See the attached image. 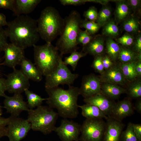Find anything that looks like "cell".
Returning a JSON list of instances; mask_svg holds the SVG:
<instances>
[{
    "instance_id": "obj_1",
    "label": "cell",
    "mask_w": 141,
    "mask_h": 141,
    "mask_svg": "<svg viewBox=\"0 0 141 141\" xmlns=\"http://www.w3.org/2000/svg\"><path fill=\"white\" fill-rule=\"evenodd\" d=\"M7 26L5 31L11 43L24 50L36 45L40 38L37 20L27 15L16 16Z\"/></svg>"
},
{
    "instance_id": "obj_2",
    "label": "cell",
    "mask_w": 141,
    "mask_h": 141,
    "mask_svg": "<svg viewBox=\"0 0 141 141\" xmlns=\"http://www.w3.org/2000/svg\"><path fill=\"white\" fill-rule=\"evenodd\" d=\"M48 97L46 103L50 107L56 109L58 115L63 119L77 118L79 113L77 101L79 88L71 86L67 90L58 86L45 89Z\"/></svg>"
},
{
    "instance_id": "obj_3",
    "label": "cell",
    "mask_w": 141,
    "mask_h": 141,
    "mask_svg": "<svg viewBox=\"0 0 141 141\" xmlns=\"http://www.w3.org/2000/svg\"><path fill=\"white\" fill-rule=\"evenodd\" d=\"M37 28L40 37L46 43H51L61 34L64 25V19L54 7H46L42 11L37 20Z\"/></svg>"
},
{
    "instance_id": "obj_4",
    "label": "cell",
    "mask_w": 141,
    "mask_h": 141,
    "mask_svg": "<svg viewBox=\"0 0 141 141\" xmlns=\"http://www.w3.org/2000/svg\"><path fill=\"white\" fill-rule=\"evenodd\" d=\"M64 19L63 29L55 46L62 56L77 51L79 48L77 38L81 30L82 20L79 13L74 10L72 11Z\"/></svg>"
},
{
    "instance_id": "obj_5",
    "label": "cell",
    "mask_w": 141,
    "mask_h": 141,
    "mask_svg": "<svg viewBox=\"0 0 141 141\" xmlns=\"http://www.w3.org/2000/svg\"><path fill=\"white\" fill-rule=\"evenodd\" d=\"M33 47L34 64L42 75L45 77L55 69L63 56L51 43H46L41 45H35Z\"/></svg>"
},
{
    "instance_id": "obj_6",
    "label": "cell",
    "mask_w": 141,
    "mask_h": 141,
    "mask_svg": "<svg viewBox=\"0 0 141 141\" xmlns=\"http://www.w3.org/2000/svg\"><path fill=\"white\" fill-rule=\"evenodd\" d=\"M27 112V119L33 130L40 132L45 135L54 131L58 114L52 108L40 105L35 109H29Z\"/></svg>"
},
{
    "instance_id": "obj_7",
    "label": "cell",
    "mask_w": 141,
    "mask_h": 141,
    "mask_svg": "<svg viewBox=\"0 0 141 141\" xmlns=\"http://www.w3.org/2000/svg\"><path fill=\"white\" fill-rule=\"evenodd\" d=\"M79 76L77 74L72 73L61 58L55 69L45 77V89L58 86L60 85L71 86Z\"/></svg>"
},
{
    "instance_id": "obj_8",
    "label": "cell",
    "mask_w": 141,
    "mask_h": 141,
    "mask_svg": "<svg viewBox=\"0 0 141 141\" xmlns=\"http://www.w3.org/2000/svg\"><path fill=\"white\" fill-rule=\"evenodd\" d=\"M105 127L103 119H86L81 125L79 140L103 141Z\"/></svg>"
},
{
    "instance_id": "obj_9",
    "label": "cell",
    "mask_w": 141,
    "mask_h": 141,
    "mask_svg": "<svg viewBox=\"0 0 141 141\" xmlns=\"http://www.w3.org/2000/svg\"><path fill=\"white\" fill-rule=\"evenodd\" d=\"M9 118L7 136L9 141H20L31 129V124L27 119L11 116Z\"/></svg>"
},
{
    "instance_id": "obj_10",
    "label": "cell",
    "mask_w": 141,
    "mask_h": 141,
    "mask_svg": "<svg viewBox=\"0 0 141 141\" xmlns=\"http://www.w3.org/2000/svg\"><path fill=\"white\" fill-rule=\"evenodd\" d=\"M13 69V72L9 73L5 79L6 91L11 93L21 94L28 89L29 79L21 70L15 68Z\"/></svg>"
},
{
    "instance_id": "obj_11",
    "label": "cell",
    "mask_w": 141,
    "mask_h": 141,
    "mask_svg": "<svg viewBox=\"0 0 141 141\" xmlns=\"http://www.w3.org/2000/svg\"><path fill=\"white\" fill-rule=\"evenodd\" d=\"M81 125L72 120L63 119L54 131L62 141H79Z\"/></svg>"
},
{
    "instance_id": "obj_12",
    "label": "cell",
    "mask_w": 141,
    "mask_h": 141,
    "mask_svg": "<svg viewBox=\"0 0 141 141\" xmlns=\"http://www.w3.org/2000/svg\"><path fill=\"white\" fill-rule=\"evenodd\" d=\"M101 84L99 78L93 74L83 76L79 88L80 95L86 98L101 93Z\"/></svg>"
},
{
    "instance_id": "obj_13",
    "label": "cell",
    "mask_w": 141,
    "mask_h": 141,
    "mask_svg": "<svg viewBox=\"0 0 141 141\" xmlns=\"http://www.w3.org/2000/svg\"><path fill=\"white\" fill-rule=\"evenodd\" d=\"M4 98V107L7 112L10 114L11 116L19 117L22 111H27L29 109L27 102L24 101L21 94H15L12 96L6 95Z\"/></svg>"
},
{
    "instance_id": "obj_14",
    "label": "cell",
    "mask_w": 141,
    "mask_h": 141,
    "mask_svg": "<svg viewBox=\"0 0 141 141\" xmlns=\"http://www.w3.org/2000/svg\"><path fill=\"white\" fill-rule=\"evenodd\" d=\"M3 51L4 61L2 64L13 69L15 68L17 65H19L25 57L24 49L11 43H8Z\"/></svg>"
},
{
    "instance_id": "obj_15",
    "label": "cell",
    "mask_w": 141,
    "mask_h": 141,
    "mask_svg": "<svg viewBox=\"0 0 141 141\" xmlns=\"http://www.w3.org/2000/svg\"><path fill=\"white\" fill-rule=\"evenodd\" d=\"M106 120V127L103 141H120L121 135L125 125L122 122L110 116H108Z\"/></svg>"
},
{
    "instance_id": "obj_16",
    "label": "cell",
    "mask_w": 141,
    "mask_h": 141,
    "mask_svg": "<svg viewBox=\"0 0 141 141\" xmlns=\"http://www.w3.org/2000/svg\"><path fill=\"white\" fill-rule=\"evenodd\" d=\"M134 110L130 99H125L116 102L109 116L122 122L124 118L133 114Z\"/></svg>"
},
{
    "instance_id": "obj_17",
    "label": "cell",
    "mask_w": 141,
    "mask_h": 141,
    "mask_svg": "<svg viewBox=\"0 0 141 141\" xmlns=\"http://www.w3.org/2000/svg\"><path fill=\"white\" fill-rule=\"evenodd\" d=\"M84 101L86 103L97 106L107 116H110L112 109L116 103L113 100L101 93L84 98Z\"/></svg>"
},
{
    "instance_id": "obj_18",
    "label": "cell",
    "mask_w": 141,
    "mask_h": 141,
    "mask_svg": "<svg viewBox=\"0 0 141 141\" xmlns=\"http://www.w3.org/2000/svg\"><path fill=\"white\" fill-rule=\"evenodd\" d=\"M102 83L124 85L126 80L121 71L120 66H113L106 70L99 77Z\"/></svg>"
},
{
    "instance_id": "obj_19",
    "label": "cell",
    "mask_w": 141,
    "mask_h": 141,
    "mask_svg": "<svg viewBox=\"0 0 141 141\" xmlns=\"http://www.w3.org/2000/svg\"><path fill=\"white\" fill-rule=\"evenodd\" d=\"M21 70L29 79L39 82L42 79V75L35 65L30 60L25 57L22 60L20 64Z\"/></svg>"
},
{
    "instance_id": "obj_20",
    "label": "cell",
    "mask_w": 141,
    "mask_h": 141,
    "mask_svg": "<svg viewBox=\"0 0 141 141\" xmlns=\"http://www.w3.org/2000/svg\"><path fill=\"white\" fill-rule=\"evenodd\" d=\"M41 0H15L14 14L16 16L31 13Z\"/></svg>"
},
{
    "instance_id": "obj_21",
    "label": "cell",
    "mask_w": 141,
    "mask_h": 141,
    "mask_svg": "<svg viewBox=\"0 0 141 141\" xmlns=\"http://www.w3.org/2000/svg\"><path fill=\"white\" fill-rule=\"evenodd\" d=\"M104 49V40L102 36L93 37L91 42L83 47V51L87 54L95 56L102 55Z\"/></svg>"
},
{
    "instance_id": "obj_22",
    "label": "cell",
    "mask_w": 141,
    "mask_h": 141,
    "mask_svg": "<svg viewBox=\"0 0 141 141\" xmlns=\"http://www.w3.org/2000/svg\"><path fill=\"white\" fill-rule=\"evenodd\" d=\"M101 93L113 100L118 98L122 94L126 93V89L118 85L102 83Z\"/></svg>"
},
{
    "instance_id": "obj_23",
    "label": "cell",
    "mask_w": 141,
    "mask_h": 141,
    "mask_svg": "<svg viewBox=\"0 0 141 141\" xmlns=\"http://www.w3.org/2000/svg\"><path fill=\"white\" fill-rule=\"evenodd\" d=\"M116 3L114 12L115 20L116 23L122 22L131 15V10L127 1H114Z\"/></svg>"
},
{
    "instance_id": "obj_24",
    "label": "cell",
    "mask_w": 141,
    "mask_h": 141,
    "mask_svg": "<svg viewBox=\"0 0 141 141\" xmlns=\"http://www.w3.org/2000/svg\"><path fill=\"white\" fill-rule=\"evenodd\" d=\"M82 110L83 116L87 119H103L108 118L105 114L97 106L89 104L78 105Z\"/></svg>"
},
{
    "instance_id": "obj_25",
    "label": "cell",
    "mask_w": 141,
    "mask_h": 141,
    "mask_svg": "<svg viewBox=\"0 0 141 141\" xmlns=\"http://www.w3.org/2000/svg\"><path fill=\"white\" fill-rule=\"evenodd\" d=\"M122 22L123 29L126 33L133 35L140 32V22L137 16L131 14Z\"/></svg>"
},
{
    "instance_id": "obj_26",
    "label": "cell",
    "mask_w": 141,
    "mask_h": 141,
    "mask_svg": "<svg viewBox=\"0 0 141 141\" xmlns=\"http://www.w3.org/2000/svg\"><path fill=\"white\" fill-rule=\"evenodd\" d=\"M137 59L129 62L121 63L120 66L124 77L128 81H133L136 80V79L138 77L135 67Z\"/></svg>"
},
{
    "instance_id": "obj_27",
    "label": "cell",
    "mask_w": 141,
    "mask_h": 141,
    "mask_svg": "<svg viewBox=\"0 0 141 141\" xmlns=\"http://www.w3.org/2000/svg\"><path fill=\"white\" fill-rule=\"evenodd\" d=\"M105 45L108 55L112 61H116L118 58L120 47L113 38L109 37L106 39Z\"/></svg>"
},
{
    "instance_id": "obj_28",
    "label": "cell",
    "mask_w": 141,
    "mask_h": 141,
    "mask_svg": "<svg viewBox=\"0 0 141 141\" xmlns=\"http://www.w3.org/2000/svg\"><path fill=\"white\" fill-rule=\"evenodd\" d=\"M24 92L27 99V105L29 109H33L41 105L43 101L47 99V98H42L28 89L25 90Z\"/></svg>"
},
{
    "instance_id": "obj_29",
    "label": "cell",
    "mask_w": 141,
    "mask_h": 141,
    "mask_svg": "<svg viewBox=\"0 0 141 141\" xmlns=\"http://www.w3.org/2000/svg\"><path fill=\"white\" fill-rule=\"evenodd\" d=\"M138 54L132 49L123 47H120L118 59L122 63H128L137 59Z\"/></svg>"
},
{
    "instance_id": "obj_30",
    "label": "cell",
    "mask_w": 141,
    "mask_h": 141,
    "mask_svg": "<svg viewBox=\"0 0 141 141\" xmlns=\"http://www.w3.org/2000/svg\"><path fill=\"white\" fill-rule=\"evenodd\" d=\"M102 34L112 38L116 37L119 34V28L115 21L110 19L103 26Z\"/></svg>"
},
{
    "instance_id": "obj_31",
    "label": "cell",
    "mask_w": 141,
    "mask_h": 141,
    "mask_svg": "<svg viewBox=\"0 0 141 141\" xmlns=\"http://www.w3.org/2000/svg\"><path fill=\"white\" fill-rule=\"evenodd\" d=\"M102 8L98 13L96 21L101 27L110 19L112 11L111 8L107 4L103 5Z\"/></svg>"
},
{
    "instance_id": "obj_32",
    "label": "cell",
    "mask_w": 141,
    "mask_h": 141,
    "mask_svg": "<svg viewBox=\"0 0 141 141\" xmlns=\"http://www.w3.org/2000/svg\"><path fill=\"white\" fill-rule=\"evenodd\" d=\"M68 56L66 57L63 61L64 63L66 66L69 65L72 67L73 70H75L78 62L81 58L86 56L87 54L83 51H74Z\"/></svg>"
},
{
    "instance_id": "obj_33",
    "label": "cell",
    "mask_w": 141,
    "mask_h": 141,
    "mask_svg": "<svg viewBox=\"0 0 141 141\" xmlns=\"http://www.w3.org/2000/svg\"><path fill=\"white\" fill-rule=\"evenodd\" d=\"M126 93L131 98L138 99L141 97V81L140 80L133 81L127 89Z\"/></svg>"
},
{
    "instance_id": "obj_34",
    "label": "cell",
    "mask_w": 141,
    "mask_h": 141,
    "mask_svg": "<svg viewBox=\"0 0 141 141\" xmlns=\"http://www.w3.org/2000/svg\"><path fill=\"white\" fill-rule=\"evenodd\" d=\"M120 141H139L134 132L132 123H128L126 130L123 131Z\"/></svg>"
},
{
    "instance_id": "obj_35",
    "label": "cell",
    "mask_w": 141,
    "mask_h": 141,
    "mask_svg": "<svg viewBox=\"0 0 141 141\" xmlns=\"http://www.w3.org/2000/svg\"><path fill=\"white\" fill-rule=\"evenodd\" d=\"M81 28L85 29L87 31L92 35L96 33L101 27L96 22L88 20L86 19L81 20Z\"/></svg>"
},
{
    "instance_id": "obj_36",
    "label": "cell",
    "mask_w": 141,
    "mask_h": 141,
    "mask_svg": "<svg viewBox=\"0 0 141 141\" xmlns=\"http://www.w3.org/2000/svg\"><path fill=\"white\" fill-rule=\"evenodd\" d=\"M93 37L86 30H80L79 31L77 38V43L83 47L88 44L93 39Z\"/></svg>"
},
{
    "instance_id": "obj_37",
    "label": "cell",
    "mask_w": 141,
    "mask_h": 141,
    "mask_svg": "<svg viewBox=\"0 0 141 141\" xmlns=\"http://www.w3.org/2000/svg\"><path fill=\"white\" fill-rule=\"evenodd\" d=\"M135 39L133 35L126 33L121 37L115 39L118 44L122 47L127 48L132 46Z\"/></svg>"
},
{
    "instance_id": "obj_38",
    "label": "cell",
    "mask_w": 141,
    "mask_h": 141,
    "mask_svg": "<svg viewBox=\"0 0 141 141\" xmlns=\"http://www.w3.org/2000/svg\"><path fill=\"white\" fill-rule=\"evenodd\" d=\"M98 14L96 8L94 6H91L84 12V16L86 19L96 22Z\"/></svg>"
},
{
    "instance_id": "obj_39",
    "label": "cell",
    "mask_w": 141,
    "mask_h": 141,
    "mask_svg": "<svg viewBox=\"0 0 141 141\" xmlns=\"http://www.w3.org/2000/svg\"><path fill=\"white\" fill-rule=\"evenodd\" d=\"M103 56L102 55L95 56L92 67L96 72L101 74L104 71L102 62Z\"/></svg>"
},
{
    "instance_id": "obj_40",
    "label": "cell",
    "mask_w": 141,
    "mask_h": 141,
    "mask_svg": "<svg viewBox=\"0 0 141 141\" xmlns=\"http://www.w3.org/2000/svg\"><path fill=\"white\" fill-rule=\"evenodd\" d=\"M9 118H5L0 116V139L3 137L7 135V126Z\"/></svg>"
},
{
    "instance_id": "obj_41",
    "label": "cell",
    "mask_w": 141,
    "mask_h": 141,
    "mask_svg": "<svg viewBox=\"0 0 141 141\" xmlns=\"http://www.w3.org/2000/svg\"><path fill=\"white\" fill-rule=\"evenodd\" d=\"M8 37L5 30L0 26V51H4L8 43L7 42Z\"/></svg>"
},
{
    "instance_id": "obj_42",
    "label": "cell",
    "mask_w": 141,
    "mask_h": 141,
    "mask_svg": "<svg viewBox=\"0 0 141 141\" xmlns=\"http://www.w3.org/2000/svg\"><path fill=\"white\" fill-rule=\"evenodd\" d=\"M15 0H0V8L14 11Z\"/></svg>"
},
{
    "instance_id": "obj_43",
    "label": "cell",
    "mask_w": 141,
    "mask_h": 141,
    "mask_svg": "<svg viewBox=\"0 0 141 141\" xmlns=\"http://www.w3.org/2000/svg\"><path fill=\"white\" fill-rule=\"evenodd\" d=\"M132 49L137 54L141 53V34L140 32L137 34L132 46Z\"/></svg>"
},
{
    "instance_id": "obj_44",
    "label": "cell",
    "mask_w": 141,
    "mask_h": 141,
    "mask_svg": "<svg viewBox=\"0 0 141 141\" xmlns=\"http://www.w3.org/2000/svg\"><path fill=\"white\" fill-rule=\"evenodd\" d=\"M59 1L62 5L64 6H77L83 4L86 2H89V0H60Z\"/></svg>"
},
{
    "instance_id": "obj_45",
    "label": "cell",
    "mask_w": 141,
    "mask_h": 141,
    "mask_svg": "<svg viewBox=\"0 0 141 141\" xmlns=\"http://www.w3.org/2000/svg\"><path fill=\"white\" fill-rule=\"evenodd\" d=\"M127 1L131 10L133 12H138L140 10L141 7V0H128Z\"/></svg>"
},
{
    "instance_id": "obj_46",
    "label": "cell",
    "mask_w": 141,
    "mask_h": 141,
    "mask_svg": "<svg viewBox=\"0 0 141 141\" xmlns=\"http://www.w3.org/2000/svg\"><path fill=\"white\" fill-rule=\"evenodd\" d=\"M102 62L104 69L107 70L113 66L111 60L108 55L103 57Z\"/></svg>"
},
{
    "instance_id": "obj_47",
    "label": "cell",
    "mask_w": 141,
    "mask_h": 141,
    "mask_svg": "<svg viewBox=\"0 0 141 141\" xmlns=\"http://www.w3.org/2000/svg\"><path fill=\"white\" fill-rule=\"evenodd\" d=\"M135 63V69L138 77L141 75V53L138 54Z\"/></svg>"
},
{
    "instance_id": "obj_48",
    "label": "cell",
    "mask_w": 141,
    "mask_h": 141,
    "mask_svg": "<svg viewBox=\"0 0 141 141\" xmlns=\"http://www.w3.org/2000/svg\"><path fill=\"white\" fill-rule=\"evenodd\" d=\"M132 126L137 138L139 141H141V124L132 123Z\"/></svg>"
},
{
    "instance_id": "obj_49",
    "label": "cell",
    "mask_w": 141,
    "mask_h": 141,
    "mask_svg": "<svg viewBox=\"0 0 141 141\" xmlns=\"http://www.w3.org/2000/svg\"><path fill=\"white\" fill-rule=\"evenodd\" d=\"M6 91L5 79L0 78V97H4L6 95L5 93Z\"/></svg>"
},
{
    "instance_id": "obj_50",
    "label": "cell",
    "mask_w": 141,
    "mask_h": 141,
    "mask_svg": "<svg viewBox=\"0 0 141 141\" xmlns=\"http://www.w3.org/2000/svg\"><path fill=\"white\" fill-rule=\"evenodd\" d=\"M134 105L133 106L134 110H136L137 112L141 114V98L138 99Z\"/></svg>"
},
{
    "instance_id": "obj_51",
    "label": "cell",
    "mask_w": 141,
    "mask_h": 141,
    "mask_svg": "<svg viewBox=\"0 0 141 141\" xmlns=\"http://www.w3.org/2000/svg\"><path fill=\"white\" fill-rule=\"evenodd\" d=\"M8 22L6 21L5 15L0 13V26L2 27L7 25Z\"/></svg>"
},
{
    "instance_id": "obj_52",
    "label": "cell",
    "mask_w": 141,
    "mask_h": 141,
    "mask_svg": "<svg viewBox=\"0 0 141 141\" xmlns=\"http://www.w3.org/2000/svg\"><path fill=\"white\" fill-rule=\"evenodd\" d=\"M2 114V107L1 105H0V116H1Z\"/></svg>"
}]
</instances>
